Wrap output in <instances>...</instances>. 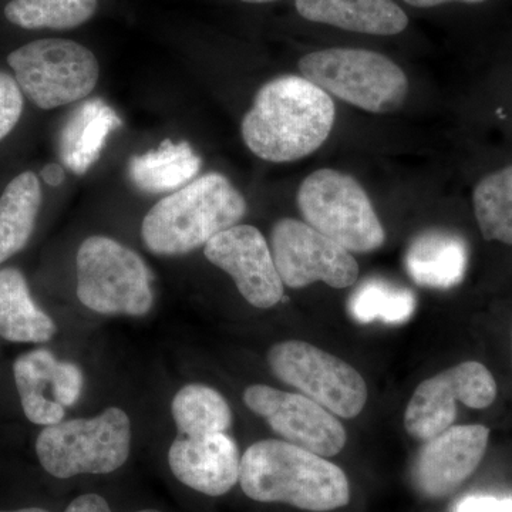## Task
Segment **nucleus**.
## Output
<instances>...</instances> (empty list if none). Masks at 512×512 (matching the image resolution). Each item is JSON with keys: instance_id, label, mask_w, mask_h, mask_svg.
Wrapping results in <instances>:
<instances>
[{"instance_id": "f257e3e1", "label": "nucleus", "mask_w": 512, "mask_h": 512, "mask_svg": "<svg viewBox=\"0 0 512 512\" xmlns=\"http://www.w3.org/2000/svg\"><path fill=\"white\" fill-rule=\"evenodd\" d=\"M330 94L303 76L265 83L241 124L249 150L269 163H292L323 146L335 124Z\"/></svg>"}, {"instance_id": "f03ea898", "label": "nucleus", "mask_w": 512, "mask_h": 512, "mask_svg": "<svg viewBox=\"0 0 512 512\" xmlns=\"http://www.w3.org/2000/svg\"><path fill=\"white\" fill-rule=\"evenodd\" d=\"M239 484L259 503L289 504L305 511L338 510L350 501L342 468L285 440L252 444L241 458Z\"/></svg>"}, {"instance_id": "7ed1b4c3", "label": "nucleus", "mask_w": 512, "mask_h": 512, "mask_svg": "<svg viewBox=\"0 0 512 512\" xmlns=\"http://www.w3.org/2000/svg\"><path fill=\"white\" fill-rule=\"evenodd\" d=\"M247 212L244 195L225 175L208 173L157 202L144 217L141 237L148 251L161 256L190 254Z\"/></svg>"}, {"instance_id": "20e7f679", "label": "nucleus", "mask_w": 512, "mask_h": 512, "mask_svg": "<svg viewBox=\"0 0 512 512\" xmlns=\"http://www.w3.org/2000/svg\"><path fill=\"white\" fill-rule=\"evenodd\" d=\"M299 70L326 93L370 113H393L409 94L402 67L372 50H318L299 60Z\"/></svg>"}, {"instance_id": "39448f33", "label": "nucleus", "mask_w": 512, "mask_h": 512, "mask_svg": "<svg viewBox=\"0 0 512 512\" xmlns=\"http://www.w3.org/2000/svg\"><path fill=\"white\" fill-rule=\"evenodd\" d=\"M131 448V423L119 407L90 419L59 421L46 426L36 440L40 464L50 476L109 474L126 464Z\"/></svg>"}, {"instance_id": "423d86ee", "label": "nucleus", "mask_w": 512, "mask_h": 512, "mask_svg": "<svg viewBox=\"0 0 512 512\" xmlns=\"http://www.w3.org/2000/svg\"><path fill=\"white\" fill-rule=\"evenodd\" d=\"M77 298L101 315L143 316L154 303L150 269L116 239L94 235L77 251Z\"/></svg>"}, {"instance_id": "0eeeda50", "label": "nucleus", "mask_w": 512, "mask_h": 512, "mask_svg": "<svg viewBox=\"0 0 512 512\" xmlns=\"http://www.w3.org/2000/svg\"><path fill=\"white\" fill-rule=\"evenodd\" d=\"M298 207L306 224L349 252L367 254L386 241L369 195L352 175L332 168L308 175L299 187Z\"/></svg>"}, {"instance_id": "6e6552de", "label": "nucleus", "mask_w": 512, "mask_h": 512, "mask_svg": "<svg viewBox=\"0 0 512 512\" xmlns=\"http://www.w3.org/2000/svg\"><path fill=\"white\" fill-rule=\"evenodd\" d=\"M23 96L42 110L86 99L97 86L100 64L92 50L67 39H40L8 56Z\"/></svg>"}, {"instance_id": "1a4fd4ad", "label": "nucleus", "mask_w": 512, "mask_h": 512, "mask_svg": "<svg viewBox=\"0 0 512 512\" xmlns=\"http://www.w3.org/2000/svg\"><path fill=\"white\" fill-rule=\"evenodd\" d=\"M268 363L281 382L295 387L330 413L355 419L365 409V379L349 363L302 340L272 346Z\"/></svg>"}, {"instance_id": "9d476101", "label": "nucleus", "mask_w": 512, "mask_h": 512, "mask_svg": "<svg viewBox=\"0 0 512 512\" xmlns=\"http://www.w3.org/2000/svg\"><path fill=\"white\" fill-rule=\"evenodd\" d=\"M271 252L288 288L323 282L330 288L345 289L359 279V265L352 252L303 221L282 218L276 222L271 231Z\"/></svg>"}, {"instance_id": "9b49d317", "label": "nucleus", "mask_w": 512, "mask_h": 512, "mask_svg": "<svg viewBox=\"0 0 512 512\" xmlns=\"http://www.w3.org/2000/svg\"><path fill=\"white\" fill-rule=\"evenodd\" d=\"M495 397L497 383L483 363H460L419 384L407 404L404 427L413 439L427 441L453 426L457 403L483 410Z\"/></svg>"}, {"instance_id": "f8f14e48", "label": "nucleus", "mask_w": 512, "mask_h": 512, "mask_svg": "<svg viewBox=\"0 0 512 512\" xmlns=\"http://www.w3.org/2000/svg\"><path fill=\"white\" fill-rule=\"evenodd\" d=\"M244 402L288 443L325 458L338 456L345 448L348 436L343 424L305 394L254 384L245 390Z\"/></svg>"}, {"instance_id": "ddd939ff", "label": "nucleus", "mask_w": 512, "mask_h": 512, "mask_svg": "<svg viewBox=\"0 0 512 512\" xmlns=\"http://www.w3.org/2000/svg\"><path fill=\"white\" fill-rule=\"evenodd\" d=\"M204 254L227 272L249 305L274 308L284 299V282L276 269L271 247L258 228L234 225L211 239Z\"/></svg>"}, {"instance_id": "4468645a", "label": "nucleus", "mask_w": 512, "mask_h": 512, "mask_svg": "<svg viewBox=\"0 0 512 512\" xmlns=\"http://www.w3.org/2000/svg\"><path fill=\"white\" fill-rule=\"evenodd\" d=\"M488 440L490 430L480 424L451 426L427 440L414 460V487L427 498L454 493L480 466Z\"/></svg>"}, {"instance_id": "2eb2a0df", "label": "nucleus", "mask_w": 512, "mask_h": 512, "mask_svg": "<svg viewBox=\"0 0 512 512\" xmlns=\"http://www.w3.org/2000/svg\"><path fill=\"white\" fill-rule=\"evenodd\" d=\"M241 456L228 434L178 436L168 450V464L178 481L198 493L220 497L239 481Z\"/></svg>"}, {"instance_id": "dca6fc26", "label": "nucleus", "mask_w": 512, "mask_h": 512, "mask_svg": "<svg viewBox=\"0 0 512 512\" xmlns=\"http://www.w3.org/2000/svg\"><path fill=\"white\" fill-rule=\"evenodd\" d=\"M295 6L303 19L366 35L393 36L409 25L393 0H296Z\"/></svg>"}, {"instance_id": "f3484780", "label": "nucleus", "mask_w": 512, "mask_h": 512, "mask_svg": "<svg viewBox=\"0 0 512 512\" xmlns=\"http://www.w3.org/2000/svg\"><path fill=\"white\" fill-rule=\"evenodd\" d=\"M467 266L466 241L443 229L421 232L407 249V272L417 285L426 288H453L463 281Z\"/></svg>"}, {"instance_id": "a211bd4d", "label": "nucleus", "mask_w": 512, "mask_h": 512, "mask_svg": "<svg viewBox=\"0 0 512 512\" xmlns=\"http://www.w3.org/2000/svg\"><path fill=\"white\" fill-rule=\"evenodd\" d=\"M56 325L30 295L28 281L18 268L0 269V338L13 343H45Z\"/></svg>"}, {"instance_id": "6ab92c4d", "label": "nucleus", "mask_w": 512, "mask_h": 512, "mask_svg": "<svg viewBox=\"0 0 512 512\" xmlns=\"http://www.w3.org/2000/svg\"><path fill=\"white\" fill-rule=\"evenodd\" d=\"M120 126V117L103 100H90L77 107L60 137L63 163L74 174L86 173L99 160L111 131Z\"/></svg>"}, {"instance_id": "aec40b11", "label": "nucleus", "mask_w": 512, "mask_h": 512, "mask_svg": "<svg viewBox=\"0 0 512 512\" xmlns=\"http://www.w3.org/2000/svg\"><path fill=\"white\" fill-rule=\"evenodd\" d=\"M201 157L187 141L164 140L156 150L131 157L128 175L138 190L148 194L174 192L195 180Z\"/></svg>"}, {"instance_id": "412c9836", "label": "nucleus", "mask_w": 512, "mask_h": 512, "mask_svg": "<svg viewBox=\"0 0 512 512\" xmlns=\"http://www.w3.org/2000/svg\"><path fill=\"white\" fill-rule=\"evenodd\" d=\"M57 362L52 352L39 349L18 357L13 365L23 412L40 426H52L64 419V407L56 400Z\"/></svg>"}, {"instance_id": "4be33fe9", "label": "nucleus", "mask_w": 512, "mask_h": 512, "mask_svg": "<svg viewBox=\"0 0 512 512\" xmlns=\"http://www.w3.org/2000/svg\"><path fill=\"white\" fill-rule=\"evenodd\" d=\"M42 187L32 171L13 178L0 197V265L28 245L40 207Z\"/></svg>"}, {"instance_id": "5701e85b", "label": "nucleus", "mask_w": 512, "mask_h": 512, "mask_svg": "<svg viewBox=\"0 0 512 512\" xmlns=\"http://www.w3.org/2000/svg\"><path fill=\"white\" fill-rule=\"evenodd\" d=\"M171 414L180 436L225 433L231 427V407L220 392L205 384H188L175 394Z\"/></svg>"}, {"instance_id": "b1692460", "label": "nucleus", "mask_w": 512, "mask_h": 512, "mask_svg": "<svg viewBox=\"0 0 512 512\" xmlns=\"http://www.w3.org/2000/svg\"><path fill=\"white\" fill-rule=\"evenodd\" d=\"M473 207L483 237L512 247V165L478 181Z\"/></svg>"}, {"instance_id": "393cba45", "label": "nucleus", "mask_w": 512, "mask_h": 512, "mask_svg": "<svg viewBox=\"0 0 512 512\" xmlns=\"http://www.w3.org/2000/svg\"><path fill=\"white\" fill-rule=\"evenodd\" d=\"M414 311L416 298L412 291L380 278L362 282L349 301L350 315L359 323L382 320L390 325H400L412 318Z\"/></svg>"}, {"instance_id": "a878e982", "label": "nucleus", "mask_w": 512, "mask_h": 512, "mask_svg": "<svg viewBox=\"0 0 512 512\" xmlns=\"http://www.w3.org/2000/svg\"><path fill=\"white\" fill-rule=\"evenodd\" d=\"M97 0H10L6 19L19 28L66 30L93 18Z\"/></svg>"}, {"instance_id": "bb28decb", "label": "nucleus", "mask_w": 512, "mask_h": 512, "mask_svg": "<svg viewBox=\"0 0 512 512\" xmlns=\"http://www.w3.org/2000/svg\"><path fill=\"white\" fill-rule=\"evenodd\" d=\"M25 107V96L15 77L0 72V141L18 126Z\"/></svg>"}, {"instance_id": "cd10ccee", "label": "nucleus", "mask_w": 512, "mask_h": 512, "mask_svg": "<svg viewBox=\"0 0 512 512\" xmlns=\"http://www.w3.org/2000/svg\"><path fill=\"white\" fill-rule=\"evenodd\" d=\"M83 373L79 366L59 360L56 366L55 386L57 403L64 409L79 400L83 390Z\"/></svg>"}, {"instance_id": "c85d7f7f", "label": "nucleus", "mask_w": 512, "mask_h": 512, "mask_svg": "<svg viewBox=\"0 0 512 512\" xmlns=\"http://www.w3.org/2000/svg\"><path fill=\"white\" fill-rule=\"evenodd\" d=\"M456 512H512V498L471 495L458 503Z\"/></svg>"}, {"instance_id": "c756f323", "label": "nucleus", "mask_w": 512, "mask_h": 512, "mask_svg": "<svg viewBox=\"0 0 512 512\" xmlns=\"http://www.w3.org/2000/svg\"><path fill=\"white\" fill-rule=\"evenodd\" d=\"M64 512H111L109 504L97 494H84L70 503ZM137 512H160L157 510H143Z\"/></svg>"}, {"instance_id": "7c9ffc66", "label": "nucleus", "mask_w": 512, "mask_h": 512, "mask_svg": "<svg viewBox=\"0 0 512 512\" xmlns=\"http://www.w3.org/2000/svg\"><path fill=\"white\" fill-rule=\"evenodd\" d=\"M42 177L46 184L52 185V187H59L60 184H63L66 173H64L62 165L47 164L42 170Z\"/></svg>"}, {"instance_id": "2f4dec72", "label": "nucleus", "mask_w": 512, "mask_h": 512, "mask_svg": "<svg viewBox=\"0 0 512 512\" xmlns=\"http://www.w3.org/2000/svg\"><path fill=\"white\" fill-rule=\"evenodd\" d=\"M404 2L414 8H434V6L444 5V3H483L485 0H404Z\"/></svg>"}, {"instance_id": "473e14b6", "label": "nucleus", "mask_w": 512, "mask_h": 512, "mask_svg": "<svg viewBox=\"0 0 512 512\" xmlns=\"http://www.w3.org/2000/svg\"><path fill=\"white\" fill-rule=\"evenodd\" d=\"M0 512H49V511L42 510V508H22V510L0 511Z\"/></svg>"}, {"instance_id": "72a5a7b5", "label": "nucleus", "mask_w": 512, "mask_h": 512, "mask_svg": "<svg viewBox=\"0 0 512 512\" xmlns=\"http://www.w3.org/2000/svg\"><path fill=\"white\" fill-rule=\"evenodd\" d=\"M242 2H245V3H269V2H275V0H242Z\"/></svg>"}]
</instances>
